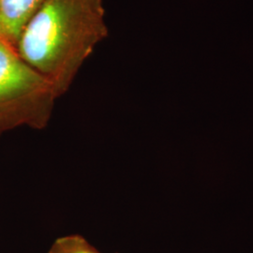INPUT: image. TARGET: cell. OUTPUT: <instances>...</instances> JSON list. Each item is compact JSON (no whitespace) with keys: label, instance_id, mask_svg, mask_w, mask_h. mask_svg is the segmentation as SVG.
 Segmentation results:
<instances>
[{"label":"cell","instance_id":"6da1fadb","mask_svg":"<svg viewBox=\"0 0 253 253\" xmlns=\"http://www.w3.org/2000/svg\"><path fill=\"white\" fill-rule=\"evenodd\" d=\"M108 34L104 0H45L24 27L16 49L59 98Z\"/></svg>","mask_w":253,"mask_h":253},{"label":"cell","instance_id":"7a4b0ae2","mask_svg":"<svg viewBox=\"0 0 253 253\" xmlns=\"http://www.w3.org/2000/svg\"><path fill=\"white\" fill-rule=\"evenodd\" d=\"M56 99L53 84L0 38V137L20 126L45 128Z\"/></svg>","mask_w":253,"mask_h":253},{"label":"cell","instance_id":"3957f363","mask_svg":"<svg viewBox=\"0 0 253 253\" xmlns=\"http://www.w3.org/2000/svg\"><path fill=\"white\" fill-rule=\"evenodd\" d=\"M45 0H0L3 36L16 47L20 35L29 19Z\"/></svg>","mask_w":253,"mask_h":253},{"label":"cell","instance_id":"277c9868","mask_svg":"<svg viewBox=\"0 0 253 253\" xmlns=\"http://www.w3.org/2000/svg\"><path fill=\"white\" fill-rule=\"evenodd\" d=\"M48 253H101L81 235L58 237Z\"/></svg>","mask_w":253,"mask_h":253},{"label":"cell","instance_id":"5b68a950","mask_svg":"<svg viewBox=\"0 0 253 253\" xmlns=\"http://www.w3.org/2000/svg\"><path fill=\"white\" fill-rule=\"evenodd\" d=\"M0 38L5 39L3 36V28H2V21H1V15H0ZM7 41V40H6Z\"/></svg>","mask_w":253,"mask_h":253}]
</instances>
